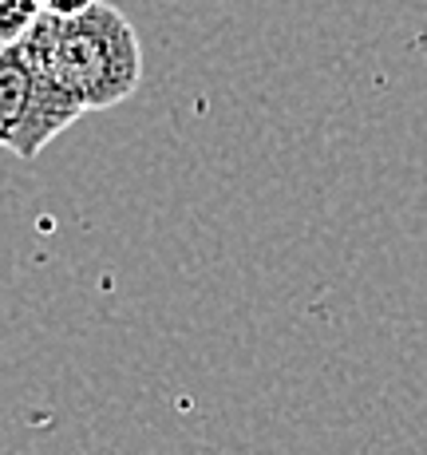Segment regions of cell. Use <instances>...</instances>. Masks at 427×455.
Masks as SVG:
<instances>
[{"label":"cell","instance_id":"obj_4","mask_svg":"<svg viewBox=\"0 0 427 455\" xmlns=\"http://www.w3.org/2000/svg\"><path fill=\"white\" fill-rule=\"evenodd\" d=\"M95 0H40L43 12H56V16H75L83 12V8H91Z\"/></svg>","mask_w":427,"mask_h":455},{"label":"cell","instance_id":"obj_1","mask_svg":"<svg viewBox=\"0 0 427 455\" xmlns=\"http://www.w3.org/2000/svg\"><path fill=\"white\" fill-rule=\"evenodd\" d=\"M16 44L83 111L119 108L138 92L143 80V44L127 16L103 0L75 16H56L40 8V16Z\"/></svg>","mask_w":427,"mask_h":455},{"label":"cell","instance_id":"obj_3","mask_svg":"<svg viewBox=\"0 0 427 455\" xmlns=\"http://www.w3.org/2000/svg\"><path fill=\"white\" fill-rule=\"evenodd\" d=\"M40 16V0H0V44H12Z\"/></svg>","mask_w":427,"mask_h":455},{"label":"cell","instance_id":"obj_2","mask_svg":"<svg viewBox=\"0 0 427 455\" xmlns=\"http://www.w3.org/2000/svg\"><path fill=\"white\" fill-rule=\"evenodd\" d=\"M80 116V103L20 44H0V147L8 155L36 159Z\"/></svg>","mask_w":427,"mask_h":455}]
</instances>
